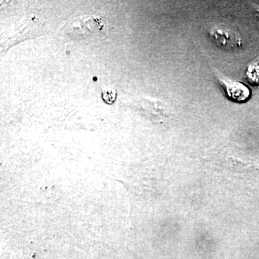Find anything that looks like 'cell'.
<instances>
[{
    "instance_id": "4",
    "label": "cell",
    "mask_w": 259,
    "mask_h": 259,
    "mask_svg": "<svg viewBox=\"0 0 259 259\" xmlns=\"http://www.w3.org/2000/svg\"><path fill=\"white\" fill-rule=\"evenodd\" d=\"M220 81L228 98L233 101L243 102L249 98V89L244 83L231 79H221Z\"/></svg>"
},
{
    "instance_id": "2",
    "label": "cell",
    "mask_w": 259,
    "mask_h": 259,
    "mask_svg": "<svg viewBox=\"0 0 259 259\" xmlns=\"http://www.w3.org/2000/svg\"><path fill=\"white\" fill-rule=\"evenodd\" d=\"M136 106L141 113L154 120H165L169 118L172 113L163 102L153 99L141 98Z\"/></svg>"
},
{
    "instance_id": "3",
    "label": "cell",
    "mask_w": 259,
    "mask_h": 259,
    "mask_svg": "<svg viewBox=\"0 0 259 259\" xmlns=\"http://www.w3.org/2000/svg\"><path fill=\"white\" fill-rule=\"evenodd\" d=\"M100 28H101V20L97 17H89L74 22L68 29V32L74 38L81 39L90 36Z\"/></svg>"
},
{
    "instance_id": "1",
    "label": "cell",
    "mask_w": 259,
    "mask_h": 259,
    "mask_svg": "<svg viewBox=\"0 0 259 259\" xmlns=\"http://www.w3.org/2000/svg\"><path fill=\"white\" fill-rule=\"evenodd\" d=\"M208 33L212 41L223 49L234 50L241 46L239 34L228 25L218 24L209 29Z\"/></svg>"
},
{
    "instance_id": "5",
    "label": "cell",
    "mask_w": 259,
    "mask_h": 259,
    "mask_svg": "<svg viewBox=\"0 0 259 259\" xmlns=\"http://www.w3.org/2000/svg\"><path fill=\"white\" fill-rule=\"evenodd\" d=\"M230 167L233 171L236 173H250V172L259 171V167L251 164L242 163L236 159H231Z\"/></svg>"
},
{
    "instance_id": "6",
    "label": "cell",
    "mask_w": 259,
    "mask_h": 259,
    "mask_svg": "<svg viewBox=\"0 0 259 259\" xmlns=\"http://www.w3.org/2000/svg\"><path fill=\"white\" fill-rule=\"evenodd\" d=\"M116 98V91L115 89L107 88L102 91V99L105 102L112 104L115 102Z\"/></svg>"
}]
</instances>
